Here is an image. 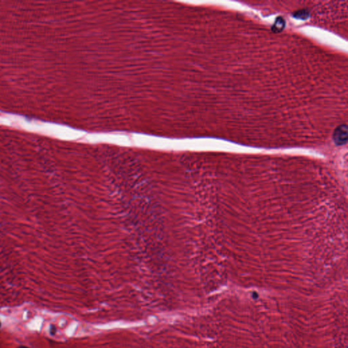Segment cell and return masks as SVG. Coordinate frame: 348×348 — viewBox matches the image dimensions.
Wrapping results in <instances>:
<instances>
[{
    "instance_id": "1",
    "label": "cell",
    "mask_w": 348,
    "mask_h": 348,
    "mask_svg": "<svg viewBox=\"0 0 348 348\" xmlns=\"http://www.w3.org/2000/svg\"><path fill=\"white\" fill-rule=\"evenodd\" d=\"M332 139L337 145H344L347 142L348 128L347 124H341L335 128L332 134Z\"/></svg>"
},
{
    "instance_id": "2",
    "label": "cell",
    "mask_w": 348,
    "mask_h": 348,
    "mask_svg": "<svg viewBox=\"0 0 348 348\" xmlns=\"http://www.w3.org/2000/svg\"><path fill=\"white\" fill-rule=\"evenodd\" d=\"M285 25L286 22L284 18H282V16H279V17L276 18L275 23H274L273 26H272L271 30L273 31L274 33H280L283 31L284 27H285Z\"/></svg>"
},
{
    "instance_id": "3",
    "label": "cell",
    "mask_w": 348,
    "mask_h": 348,
    "mask_svg": "<svg viewBox=\"0 0 348 348\" xmlns=\"http://www.w3.org/2000/svg\"><path fill=\"white\" fill-rule=\"evenodd\" d=\"M294 16L296 17L301 18V19H306L309 16V12L307 10H301V11L296 12L294 14Z\"/></svg>"
},
{
    "instance_id": "4",
    "label": "cell",
    "mask_w": 348,
    "mask_h": 348,
    "mask_svg": "<svg viewBox=\"0 0 348 348\" xmlns=\"http://www.w3.org/2000/svg\"><path fill=\"white\" fill-rule=\"evenodd\" d=\"M18 348H28V347H25V346H20V347H18Z\"/></svg>"
},
{
    "instance_id": "5",
    "label": "cell",
    "mask_w": 348,
    "mask_h": 348,
    "mask_svg": "<svg viewBox=\"0 0 348 348\" xmlns=\"http://www.w3.org/2000/svg\"><path fill=\"white\" fill-rule=\"evenodd\" d=\"M0 326H1V324H0Z\"/></svg>"
}]
</instances>
